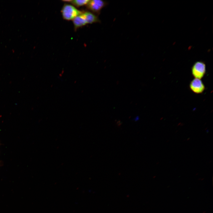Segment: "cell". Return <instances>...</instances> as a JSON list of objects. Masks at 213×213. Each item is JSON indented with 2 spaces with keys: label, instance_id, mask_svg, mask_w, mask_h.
Returning <instances> with one entry per match:
<instances>
[{
  "label": "cell",
  "instance_id": "6da1fadb",
  "mask_svg": "<svg viewBox=\"0 0 213 213\" xmlns=\"http://www.w3.org/2000/svg\"><path fill=\"white\" fill-rule=\"evenodd\" d=\"M61 12L63 19L67 20H72L82 12L73 5L67 4L63 5Z\"/></svg>",
  "mask_w": 213,
  "mask_h": 213
},
{
  "label": "cell",
  "instance_id": "7a4b0ae2",
  "mask_svg": "<svg viewBox=\"0 0 213 213\" xmlns=\"http://www.w3.org/2000/svg\"><path fill=\"white\" fill-rule=\"evenodd\" d=\"M206 72V66L203 62H196L192 67V74L195 78L201 79L204 77Z\"/></svg>",
  "mask_w": 213,
  "mask_h": 213
},
{
  "label": "cell",
  "instance_id": "3957f363",
  "mask_svg": "<svg viewBox=\"0 0 213 213\" xmlns=\"http://www.w3.org/2000/svg\"><path fill=\"white\" fill-rule=\"evenodd\" d=\"M106 5V2L101 0H89L87 4L88 9L93 13H99Z\"/></svg>",
  "mask_w": 213,
  "mask_h": 213
},
{
  "label": "cell",
  "instance_id": "277c9868",
  "mask_svg": "<svg viewBox=\"0 0 213 213\" xmlns=\"http://www.w3.org/2000/svg\"><path fill=\"white\" fill-rule=\"evenodd\" d=\"M191 90L197 94L202 93L205 89V86L202 80L195 78L191 81L189 84Z\"/></svg>",
  "mask_w": 213,
  "mask_h": 213
},
{
  "label": "cell",
  "instance_id": "5b68a950",
  "mask_svg": "<svg viewBox=\"0 0 213 213\" xmlns=\"http://www.w3.org/2000/svg\"><path fill=\"white\" fill-rule=\"evenodd\" d=\"M82 14L84 17L87 24H92L100 22L97 16L92 12L85 11L82 12Z\"/></svg>",
  "mask_w": 213,
  "mask_h": 213
},
{
  "label": "cell",
  "instance_id": "8992f818",
  "mask_svg": "<svg viewBox=\"0 0 213 213\" xmlns=\"http://www.w3.org/2000/svg\"><path fill=\"white\" fill-rule=\"evenodd\" d=\"M72 21L75 30L87 24L82 13L75 17L72 20Z\"/></svg>",
  "mask_w": 213,
  "mask_h": 213
},
{
  "label": "cell",
  "instance_id": "52a82bcc",
  "mask_svg": "<svg viewBox=\"0 0 213 213\" xmlns=\"http://www.w3.org/2000/svg\"><path fill=\"white\" fill-rule=\"evenodd\" d=\"M89 0H71L70 3L75 6L79 7L87 5Z\"/></svg>",
  "mask_w": 213,
  "mask_h": 213
}]
</instances>
